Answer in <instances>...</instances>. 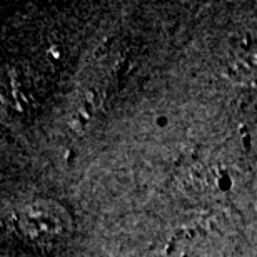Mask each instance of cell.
Instances as JSON below:
<instances>
[{"instance_id": "cell-1", "label": "cell", "mask_w": 257, "mask_h": 257, "mask_svg": "<svg viewBox=\"0 0 257 257\" xmlns=\"http://www.w3.org/2000/svg\"><path fill=\"white\" fill-rule=\"evenodd\" d=\"M224 72L235 84L257 87V40H235L225 55Z\"/></svg>"}]
</instances>
